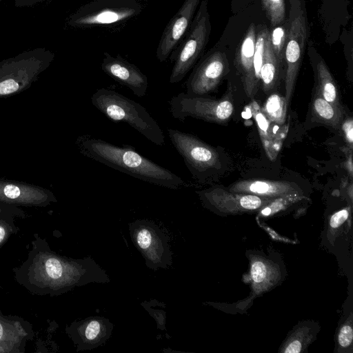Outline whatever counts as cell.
I'll return each instance as SVG.
<instances>
[{
	"mask_svg": "<svg viewBox=\"0 0 353 353\" xmlns=\"http://www.w3.org/2000/svg\"><path fill=\"white\" fill-rule=\"evenodd\" d=\"M170 111L174 119L180 121L190 117L218 124L226 123L234 113L232 99L224 97L214 99L205 97H193L181 92L169 101Z\"/></svg>",
	"mask_w": 353,
	"mask_h": 353,
	"instance_id": "obj_8",
	"label": "cell"
},
{
	"mask_svg": "<svg viewBox=\"0 0 353 353\" xmlns=\"http://www.w3.org/2000/svg\"><path fill=\"white\" fill-rule=\"evenodd\" d=\"M1 1V0H0V1Z\"/></svg>",
	"mask_w": 353,
	"mask_h": 353,
	"instance_id": "obj_38",
	"label": "cell"
},
{
	"mask_svg": "<svg viewBox=\"0 0 353 353\" xmlns=\"http://www.w3.org/2000/svg\"><path fill=\"white\" fill-rule=\"evenodd\" d=\"M54 57L50 50L37 48L0 61V97L28 88L50 65Z\"/></svg>",
	"mask_w": 353,
	"mask_h": 353,
	"instance_id": "obj_4",
	"label": "cell"
},
{
	"mask_svg": "<svg viewBox=\"0 0 353 353\" xmlns=\"http://www.w3.org/2000/svg\"><path fill=\"white\" fill-rule=\"evenodd\" d=\"M232 192L255 194L263 197H288L299 192L296 184L283 181L248 179L235 182L229 187Z\"/></svg>",
	"mask_w": 353,
	"mask_h": 353,
	"instance_id": "obj_19",
	"label": "cell"
},
{
	"mask_svg": "<svg viewBox=\"0 0 353 353\" xmlns=\"http://www.w3.org/2000/svg\"><path fill=\"white\" fill-rule=\"evenodd\" d=\"M353 331L351 326L348 325H344L339 334V343L341 346L348 347L352 341Z\"/></svg>",
	"mask_w": 353,
	"mask_h": 353,
	"instance_id": "obj_30",
	"label": "cell"
},
{
	"mask_svg": "<svg viewBox=\"0 0 353 353\" xmlns=\"http://www.w3.org/2000/svg\"><path fill=\"white\" fill-rule=\"evenodd\" d=\"M284 75V68L274 54L269 39L268 28L263 52L262 64L260 70V82L263 90L270 94L278 85L281 77Z\"/></svg>",
	"mask_w": 353,
	"mask_h": 353,
	"instance_id": "obj_21",
	"label": "cell"
},
{
	"mask_svg": "<svg viewBox=\"0 0 353 353\" xmlns=\"http://www.w3.org/2000/svg\"><path fill=\"white\" fill-rule=\"evenodd\" d=\"M53 0H14V4L17 8H30L40 4H48Z\"/></svg>",
	"mask_w": 353,
	"mask_h": 353,
	"instance_id": "obj_33",
	"label": "cell"
},
{
	"mask_svg": "<svg viewBox=\"0 0 353 353\" xmlns=\"http://www.w3.org/2000/svg\"><path fill=\"white\" fill-rule=\"evenodd\" d=\"M168 137L185 164L198 180H203L219 163V154L212 145L194 134L168 128Z\"/></svg>",
	"mask_w": 353,
	"mask_h": 353,
	"instance_id": "obj_10",
	"label": "cell"
},
{
	"mask_svg": "<svg viewBox=\"0 0 353 353\" xmlns=\"http://www.w3.org/2000/svg\"><path fill=\"white\" fill-rule=\"evenodd\" d=\"M310 117L313 123L340 130L344 119V112L343 108L328 102L313 88L310 105Z\"/></svg>",
	"mask_w": 353,
	"mask_h": 353,
	"instance_id": "obj_20",
	"label": "cell"
},
{
	"mask_svg": "<svg viewBox=\"0 0 353 353\" xmlns=\"http://www.w3.org/2000/svg\"><path fill=\"white\" fill-rule=\"evenodd\" d=\"M288 35V21L269 29L271 48L279 63L284 68V53Z\"/></svg>",
	"mask_w": 353,
	"mask_h": 353,
	"instance_id": "obj_24",
	"label": "cell"
},
{
	"mask_svg": "<svg viewBox=\"0 0 353 353\" xmlns=\"http://www.w3.org/2000/svg\"><path fill=\"white\" fill-rule=\"evenodd\" d=\"M251 275L255 283L262 282L266 276V268L261 261L254 262L251 268Z\"/></svg>",
	"mask_w": 353,
	"mask_h": 353,
	"instance_id": "obj_28",
	"label": "cell"
},
{
	"mask_svg": "<svg viewBox=\"0 0 353 353\" xmlns=\"http://www.w3.org/2000/svg\"><path fill=\"white\" fill-rule=\"evenodd\" d=\"M92 104L109 119L125 122L157 145L165 144V136L147 110L115 90L98 89L91 97Z\"/></svg>",
	"mask_w": 353,
	"mask_h": 353,
	"instance_id": "obj_3",
	"label": "cell"
},
{
	"mask_svg": "<svg viewBox=\"0 0 353 353\" xmlns=\"http://www.w3.org/2000/svg\"><path fill=\"white\" fill-rule=\"evenodd\" d=\"M245 1L246 0H232V5L233 6V9L234 8L235 6H236L237 8V6H239L241 3H243V1L245 2Z\"/></svg>",
	"mask_w": 353,
	"mask_h": 353,
	"instance_id": "obj_36",
	"label": "cell"
},
{
	"mask_svg": "<svg viewBox=\"0 0 353 353\" xmlns=\"http://www.w3.org/2000/svg\"><path fill=\"white\" fill-rule=\"evenodd\" d=\"M141 11L137 0H94L70 14L65 24L72 28L114 26L138 16Z\"/></svg>",
	"mask_w": 353,
	"mask_h": 353,
	"instance_id": "obj_7",
	"label": "cell"
},
{
	"mask_svg": "<svg viewBox=\"0 0 353 353\" xmlns=\"http://www.w3.org/2000/svg\"><path fill=\"white\" fill-rule=\"evenodd\" d=\"M229 72L227 54L221 48L214 46L203 54L193 67L185 83V94L203 97L214 92Z\"/></svg>",
	"mask_w": 353,
	"mask_h": 353,
	"instance_id": "obj_11",
	"label": "cell"
},
{
	"mask_svg": "<svg viewBox=\"0 0 353 353\" xmlns=\"http://www.w3.org/2000/svg\"><path fill=\"white\" fill-rule=\"evenodd\" d=\"M14 214L17 218H26L27 216L19 207L0 202V214Z\"/></svg>",
	"mask_w": 353,
	"mask_h": 353,
	"instance_id": "obj_31",
	"label": "cell"
},
{
	"mask_svg": "<svg viewBox=\"0 0 353 353\" xmlns=\"http://www.w3.org/2000/svg\"><path fill=\"white\" fill-rule=\"evenodd\" d=\"M101 70L121 85L128 87L138 97L146 94L148 77L134 64L128 61L120 54L114 57L108 52L103 53Z\"/></svg>",
	"mask_w": 353,
	"mask_h": 353,
	"instance_id": "obj_16",
	"label": "cell"
},
{
	"mask_svg": "<svg viewBox=\"0 0 353 353\" xmlns=\"http://www.w3.org/2000/svg\"><path fill=\"white\" fill-rule=\"evenodd\" d=\"M129 230L132 241L148 268L156 271L172 264L169 238L154 223L137 220L130 224Z\"/></svg>",
	"mask_w": 353,
	"mask_h": 353,
	"instance_id": "obj_9",
	"label": "cell"
},
{
	"mask_svg": "<svg viewBox=\"0 0 353 353\" xmlns=\"http://www.w3.org/2000/svg\"><path fill=\"white\" fill-rule=\"evenodd\" d=\"M256 27L250 24L239 41L234 54V65L240 77L245 92L248 97H253L259 88L254 70V53Z\"/></svg>",
	"mask_w": 353,
	"mask_h": 353,
	"instance_id": "obj_15",
	"label": "cell"
},
{
	"mask_svg": "<svg viewBox=\"0 0 353 353\" xmlns=\"http://www.w3.org/2000/svg\"><path fill=\"white\" fill-rule=\"evenodd\" d=\"M141 305L156 321L158 328L161 330H165V312L163 310L153 309L152 306H148L146 303H142Z\"/></svg>",
	"mask_w": 353,
	"mask_h": 353,
	"instance_id": "obj_27",
	"label": "cell"
},
{
	"mask_svg": "<svg viewBox=\"0 0 353 353\" xmlns=\"http://www.w3.org/2000/svg\"><path fill=\"white\" fill-rule=\"evenodd\" d=\"M57 201L47 189L0 179V202L18 207H46Z\"/></svg>",
	"mask_w": 353,
	"mask_h": 353,
	"instance_id": "obj_14",
	"label": "cell"
},
{
	"mask_svg": "<svg viewBox=\"0 0 353 353\" xmlns=\"http://www.w3.org/2000/svg\"><path fill=\"white\" fill-rule=\"evenodd\" d=\"M34 336L32 325L15 315H4L0 309V353H23L28 341Z\"/></svg>",
	"mask_w": 353,
	"mask_h": 353,
	"instance_id": "obj_17",
	"label": "cell"
},
{
	"mask_svg": "<svg viewBox=\"0 0 353 353\" xmlns=\"http://www.w3.org/2000/svg\"><path fill=\"white\" fill-rule=\"evenodd\" d=\"M15 215L11 214H0V248H2L8 239L18 232L19 228L15 224Z\"/></svg>",
	"mask_w": 353,
	"mask_h": 353,
	"instance_id": "obj_26",
	"label": "cell"
},
{
	"mask_svg": "<svg viewBox=\"0 0 353 353\" xmlns=\"http://www.w3.org/2000/svg\"><path fill=\"white\" fill-rule=\"evenodd\" d=\"M77 145L84 156L142 181L172 190L185 185L180 176L142 156L131 145L118 146L90 135L79 137Z\"/></svg>",
	"mask_w": 353,
	"mask_h": 353,
	"instance_id": "obj_2",
	"label": "cell"
},
{
	"mask_svg": "<svg viewBox=\"0 0 353 353\" xmlns=\"http://www.w3.org/2000/svg\"><path fill=\"white\" fill-rule=\"evenodd\" d=\"M262 8L270 23V28L276 27L287 20L285 0H261Z\"/></svg>",
	"mask_w": 353,
	"mask_h": 353,
	"instance_id": "obj_25",
	"label": "cell"
},
{
	"mask_svg": "<svg viewBox=\"0 0 353 353\" xmlns=\"http://www.w3.org/2000/svg\"><path fill=\"white\" fill-rule=\"evenodd\" d=\"M341 130H342L345 139L352 150L353 143V121L351 117L343 119Z\"/></svg>",
	"mask_w": 353,
	"mask_h": 353,
	"instance_id": "obj_29",
	"label": "cell"
},
{
	"mask_svg": "<svg viewBox=\"0 0 353 353\" xmlns=\"http://www.w3.org/2000/svg\"><path fill=\"white\" fill-rule=\"evenodd\" d=\"M307 45V55L314 78V88L326 101L337 107L343 108L337 83L328 66L318 52L312 41H308Z\"/></svg>",
	"mask_w": 353,
	"mask_h": 353,
	"instance_id": "obj_18",
	"label": "cell"
},
{
	"mask_svg": "<svg viewBox=\"0 0 353 353\" xmlns=\"http://www.w3.org/2000/svg\"><path fill=\"white\" fill-rule=\"evenodd\" d=\"M349 216L347 209L341 210L334 213L330 221V225L333 228H338L340 225L343 223Z\"/></svg>",
	"mask_w": 353,
	"mask_h": 353,
	"instance_id": "obj_32",
	"label": "cell"
},
{
	"mask_svg": "<svg viewBox=\"0 0 353 353\" xmlns=\"http://www.w3.org/2000/svg\"><path fill=\"white\" fill-rule=\"evenodd\" d=\"M288 35L284 53L285 99L288 108L309 41L310 27L305 0H289Z\"/></svg>",
	"mask_w": 353,
	"mask_h": 353,
	"instance_id": "obj_5",
	"label": "cell"
},
{
	"mask_svg": "<svg viewBox=\"0 0 353 353\" xmlns=\"http://www.w3.org/2000/svg\"><path fill=\"white\" fill-rule=\"evenodd\" d=\"M26 259L12 269L17 283L30 294L54 297L90 283L110 282L91 257L72 259L54 252L46 239L33 235Z\"/></svg>",
	"mask_w": 353,
	"mask_h": 353,
	"instance_id": "obj_1",
	"label": "cell"
},
{
	"mask_svg": "<svg viewBox=\"0 0 353 353\" xmlns=\"http://www.w3.org/2000/svg\"><path fill=\"white\" fill-rule=\"evenodd\" d=\"M201 0H185L169 21L159 42L156 57L160 62L169 59L185 37Z\"/></svg>",
	"mask_w": 353,
	"mask_h": 353,
	"instance_id": "obj_12",
	"label": "cell"
},
{
	"mask_svg": "<svg viewBox=\"0 0 353 353\" xmlns=\"http://www.w3.org/2000/svg\"><path fill=\"white\" fill-rule=\"evenodd\" d=\"M252 114L256 123L261 139L266 152L270 156H272V132L270 128V121L263 114L260 107L255 101L250 105Z\"/></svg>",
	"mask_w": 353,
	"mask_h": 353,
	"instance_id": "obj_23",
	"label": "cell"
},
{
	"mask_svg": "<svg viewBox=\"0 0 353 353\" xmlns=\"http://www.w3.org/2000/svg\"><path fill=\"white\" fill-rule=\"evenodd\" d=\"M301 344L299 341H294L290 343L285 350L288 353H299L301 352Z\"/></svg>",
	"mask_w": 353,
	"mask_h": 353,
	"instance_id": "obj_34",
	"label": "cell"
},
{
	"mask_svg": "<svg viewBox=\"0 0 353 353\" xmlns=\"http://www.w3.org/2000/svg\"><path fill=\"white\" fill-rule=\"evenodd\" d=\"M261 110L270 121L279 125L283 124L288 110L285 97L277 93L272 94Z\"/></svg>",
	"mask_w": 353,
	"mask_h": 353,
	"instance_id": "obj_22",
	"label": "cell"
},
{
	"mask_svg": "<svg viewBox=\"0 0 353 353\" xmlns=\"http://www.w3.org/2000/svg\"><path fill=\"white\" fill-rule=\"evenodd\" d=\"M270 212H271V209L270 208H266L262 210V211H261V214L263 215H265V216L270 214Z\"/></svg>",
	"mask_w": 353,
	"mask_h": 353,
	"instance_id": "obj_37",
	"label": "cell"
},
{
	"mask_svg": "<svg viewBox=\"0 0 353 353\" xmlns=\"http://www.w3.org/2000/svg\"><path fill=\"white\" fill-rule=\"evenodd\" d=\"M346 168H347L350 175L352 176V154H350L348 161L346 163Z\"/></svg>",
	"mask_w": 353,
	"mask_h": 353,
	"instance_id": "obj_35",
	"label": "cell"
},
{
	"mask_svg": "<svg viewBox=\"0 0 353 353\" xmlns=\"http://www.w3.org/2000/svg\"><path fill=\"white\" fill-rule=\"evenodd\" d=\"M208 0H201L189 30L169 59L174 61L170 83L182 81L203 55L211 33Z\"/></svg>",
	"mask_w": 353,
	"mask_h": 353,
	"instance_id": "obj_6",
	"label": "cell"
},
{
	"mask_svg": "<svg viewBox=\"0 0 353 353\" xmlns=\"http://www.w3.org/2000/svg\"><path fill=\"white\" fill-rule=\"evenodd\" d=\"M113 328L109 319L95 316L74 321L65 330L79 352L92 350L104 343L110 337Z\"/></svg>",
	"mask_w": 353,
	"mask_h": 353,
	"instance_id": "obj_13",
	"label": "cell"
}]
</instances>
